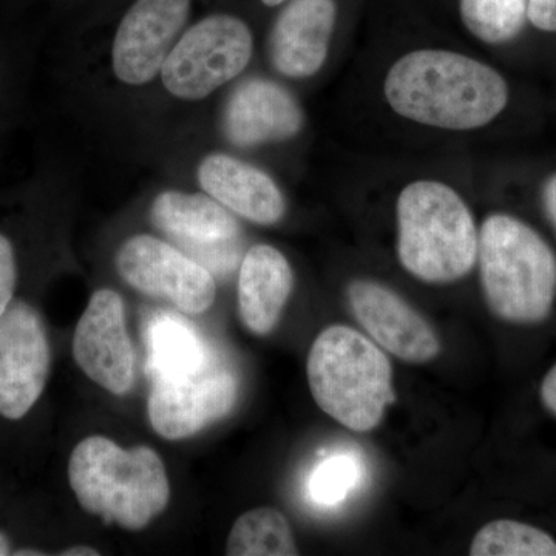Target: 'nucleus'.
I'll use <instances>...</instances> for the list:
<instances>
[{"label":"nucleus","mask_w":556,"mask_h":556,"mask_svg":"<svg viewBox=\"0 0 556 556\" xmlns=\"http://www.w3.org/2000/svg\"><path fill=\"white\" fill-rule=\"evenodd\" d=\"M479 270L486 306L514 325L546 320L556 299V255L527 223L493 214L479 232Z\"/></svg>","instance_id":"nucleus-4"},{"label":"nucleus","mask_w":556,"mask_h":556,"mask_svg":"<svg viewBox=\"0 0 556 556\" xmlns=\"http://www.w3.org/2000/svg\"><path fill=\"white\" fill-rule=\"evenodd\" d=\"M471 556H556V540L544 530L514 519H496L478 530Z\"/></svg>","instance_id":"nucleus-20"},{"label":"nucleus","mask_w":556,"mask_h":556,"mask_svg":"<svg viewBox=\"0 0 556 556\" xmlns=\"http://www.w3.org/2000/svg\"><path fill=\"white\" fill-rule=\"evenodd\" d=\"M397 254L426 283H453L473 269L479 233L464 200L438 181H416L397 200Z\"/></svg>","instance_id":"nucleus-5"},{"label":"nucleus","mask_w":556,"mask_h":556,"mask_svg":"<svg viewBox=\"0 0 556 556\" xmlns=\"http://www.w3.org/2000/svg\"><path fill=\"white\" fill-rule=\"evenodd\" d=\"M14 555H17V556H25V555L38 556V555H43V554H40V552H36V551H31V552L22 551V552H16V554H14Z\"/></svg>","instance_id":"nucleus-30"},{"label":"nucleus","mask_w":556,"mask_h":556,"mask_svg":"<svg viewBox=\"0 0 556 556\" xmlns=\"http://www.w3.org/2000/svg\"><path fill=\"white\" fill-rule=\"evenodd\" d=\"M239 397V382L226 369H199L160 376L149 396L153 430L169 441L188 439L228 416Z\"/></svg>","instance_id":"nucleus-8"},{"label":"nucleus","mask_w":556,"mask_h":556,"mask_svg":"<svg viewBox=\"0 0 556 556\" xmlns=\"http://www.w3.org/2000/svg\"><path fill=\"white\" fill-rule=\"evenodd\" d=\"M252 50V33L243 21L212 14L177 40L161 68V79L174 97L203 100L248 67Z\"/></svg>","instance_id":"nucleus-6"},{"label":"nucleus","mask_w":556,"mask_h":556,"mask_svg":"<svg viewBox=\"0 0 556 556\" xmlns=\"http://www.w3.org/2000/svg\"><path fill=\"white\" fill-rule=\"evenodd\" d=\"M348 303L371 339L408 364H427L441 353V340L422 314L393 289L372 280L351 281Z\"/></svg>","instance_id":"nucleus-13"},{"label":"nucleus","mask_w":556,"mask_h":556,"mask_svg":"<svg viewBox=\"0 0 556 556\" xmlns=\"http://www.w3.org/2000/svg\"><path fill=\"white\" fill-rule=\"evenodd\" d=\"M11 554V547L9 543V538L0 533V556H5Z\"/></svg>","instance_id":"nucleus-28"},{"label":"nucleus","mask_w":556,"mask_h":556,"mask_svg":"<svg viewBox=\"0 0 556 556\" xmlns=\"http://www.w3.org/2000/svg\"><path fill=\"white\" fill-rule=\"evenodd\" d=\"M16 288V258L10 240L0 233V316L13 302Z\"/></svg>","instance_id":"nucleus-23"},{"label":"nucleus","mask_w":556,"mask_h":556,"mask_svg":"<svg viewBox=\"0 0 556 556\" xmlns=\"http://www.w3.org/2000/svg\"><path fill=\"white\" fill-rule=\"evenodd\" d=\"M46 327L27 303H10L0 316V416L22 419L39 401L49 379Z\"/></svg>","instance_id":"nucleus-9"},{"label":"nucleus","mask_w":556,"mask_h":556,"mask_svg":"<svg viewBox=\"0 0 556 556\" xmlns=\"http://www.w3.org/2000/svg\"><path fill=\"white\" fill-rule=\"evenodd\" d=\"M386 97L394 112L415 123L473 130L506 109L508 87L484 62L455 51L419 50L388 72Z\"/></svg>","instance_id":"nucleus-1"},{"label":"nucleus","mask_w":556,"mask_h":556,"mask_svg":"<svg viewBox=\"0 0 556 556\" xmlns=\"http://www.w3.org/2000/svg\"><path fill=\"white\" fill-rule=\"evenodd\" d=\"M292 288L294 274L278 249L268 244L249 249L239 277L240 318L248 331L255 336L274 331Z\"/></svg>","instance_id":"nucleus-17"},{"label":"nucleus","mask_w":556,"mask_h":556,"mask_svg":"<svg viewBox=\"0 0 556 556\" xmlns=\"http://www.w3.org/2000/svg\"><path fill=\"white\" fill-rule=\"evenodd\" d=\"M62 555H64V556H98V555H100V552H98L97 548H93V547L75 546V547H70L68 551L62 552Z\"/></svg>","instance_id":"nucleus-27"},{"label":"nucleus","mask_w":556,"mask_h":556,"mask_svg":"<svg viewBox=\"0 0 556 556\" xmlns=\"http://www.w3.org/2000/svg\"><path fill=\"white\" fill-rule=\"evenodd\" d=\"M266 7H277L281 5V3L288 2V0H262Z\"/></svg>","instance_id":"nucleus-29"},{"label":"nucleus","mask_w":556,"mask_h":556,"mask_svg":"<svg viewBox=\"0 0 556 556\" xmlns=\"http://www.w3.org/2000/svg\"><path fill=\"white\" fill-rule=\"evenodd\" d=\"M199 181L212 199L257 225H274L287 211L274 179L232 156L208 155L200 164Z\"/></svg>","instance_id":"nucleus-16"},{"label":"nucleus","mask_w":556,"mask_h":556,"mask_svg":"<svg viewBox=\"0 0 556 556\" xmlns=\"http://www.w3.org/2000/svg\"><path fill=\"white\" fill-rule=\"evenodd\" d=\"M361 466L353 456L328 457L309 479V495L320 506H338L356 489Z\"/></svg>","instance_id":"nucleus-22"},{"label":"nucleus","mask_w":556,"mask_h":556,"mask_svg":"<svg viewBox=\"0 0 556 556\" xmlns=\"http://www.w3.org/2000/svg\"><path fill=\"white\" fill-rule=\"evenodd\" d=\"M306 375L318 408L357 433L375 430L396 402L390 358L345 325H332L317 336Z\"/></svg>","instance_id":"nucleus-3"},{"label":"nucleus","mask_w":556,"mask_h":556,"mask_svg":"<svg viewBox=\"0 0 556 556\" xmlns=\"http://www.w3.org/2000/svg\"><path fill=\"white\" fill-rule=\"evenodd\" d=\"M527 20L538 30L556 33V0H527Z\"/></svg>","instance_id":"nucleus-24"},{"label":"nucleus","mask_w":556,"mask_h":556,"mask_svg":"<svg viewBox=\"0 0 556 556\" xmlns=\"http://www.w3.org/2000/svg\"><path fill=\"white\" fill-rule=\"evenodd\" d=\"M541 401L544 407L556 417V364L548 369L540 388Z\"/></svg>","instance_id":"nucleus-25"},{"label":"nucleus","mask_w":556,"mask_h":556,"mask_svg":"<svg viewBox=\"0 0 556 556\" xmlns=\"http://www.w3.org/2000/svg\"><path fill=\"white\" fill-rule=\"evenodd\" d=\"M116 268L131 288L167 300L190 316L206 313L217 298L214 277L203 265L155 237L127 240L119 249Z\"/></svg>","instance_id":"nucleus-7"},{"label":"nucleus","mask_w":556,"mask_h":556,"mask_svg":"<svg viewBox=\"0 0 556 556\" xmlns=\"http://www.w3.org/2000/svg\"><path fill=\"white\" fill-rule=\"evenodd\" d=\"M68 481L84 510L127 530L148 527L170 500L166 467L152 448L124 450L104 437L76 445Z\"/></svg>","instance_id":"nucleus-2"},{"label":"nucleus","mask_w":556,"mask_h":556,"mask_svg":"<svg viewBox=\"0 0 556 556\" xmlns=\"http://www.w3.org/2000/svg\"><path fill=\"white\" fill-rule=\"evenodd\" d=\"M302 126L299 102L273 80H244L230 94L225 110L226 137L239 148L287 141Z\"/></svg>","instance_id":"nucleus-14"},{"label":"nucleus","mask_w":556,"mask_h":556,"mask_svg":"<svg viewBox=\"0 0 556 556\" xmlns=\"http://www.w3.org/2000/svg\"><path fill=\"white\" fill-rule=\"evenodd\" d=\"M152 222L204 268H226L240 255L239 222L211 197L172 190L161 193L152 206Z\"/></svg>","instance_id":"nucleus-12"},{"label":"nucleus","mask_w":556,"mask_h":556,"mask_svg":"<svg viewBox=\"0 0 556 556\" xmlns=\"http://www.w3.org/2000/svg\"><path fill=\"white\" fill-rule=\"evenodd\" d=\"M226 555H299L287 517L276 508L260 507L241 515L229 533Z\"/></svg>","instance_id":"nucleus-18"},{"label":"nucleus","mask_w":556,"mask_h":556,"mask_svg":"<svg viewBox=\"0 0 556 556\" xmlns=\"http://www.w3.org/2000/svg\"><path fill=\"white\" fill-rule=\"evenodd\" d=\"M190 5L192 0H135L113 42L119 80L142 86L156 78L189 20Z\"/></svg>","instance_id":"nucleus-11"},{"label":"nucleus","mask_w":556,"mask_h":556,"mask_svg":"<svg viewBox=\"0 0 556 556\" xmlns=\"http://www.w3.org/2000/svg\"><path fill=\"white\" fill-rule=\"evenodd\" d=\"M543 201L548 218H551V222L554 223L556 228V174L552 175V177L547 179L546 185H544Z\"/></svg>","instance_id":"nucleus-26"},{"label":"nucleus","mask_w":556,"mask_h":556,"mask_svg":"<svg viewBox=\"0 0 556 556\" xmlns=\"http://www.w3.org/2000/svg\"><path fill=\"white\" fill-rule=\"evenodd\" d=\"M150 365L160 376L188 375L206 368V354L197 332L181 320L161 317L149 331Z\"/></svg>","instance_id":"nucleus-19"},{"label":"nucleus","mask_w":556,"mask_h":556,"mask_svg":"<svg viewBox=\"0 0 556 556\" xmlns=\"http://www.w3.org/2000/svg\"><path fill=\"white\" fill-rule=\"evenodd\" d=\"M459 9L468 31L493 46L517 38L527 21V0H460Z\"/></svg>","instance_id":"nucleus-21"},{"label":"nucleus","mask_w":556,"mask_h":556,"mask_svg":"<svg viewBox=\"0 0 556 556\" xmlns=\"http://www.w3.org/2000/svg\"><path fill=\"white\" fill-rule=\"evenodd\" d=\"M338 7L334 0H289L269 38L270 61L281 75L309 78L327 61Z\"/></svg>","instance_id":"nucleus-15"},{"label":"nucleus","mask_w":556,"mask_h":556,"mask_svg":"<svg viewBox=\"0 0 556 556\" xmlns=\"http://www.w3.org/2000/svg\"><path fill=\"white\" fill-rule=\"evenodd\" d=\"M73 356L87 378L115 394L129 393L135 382V351L118 292L100 289L91 295L76 327Z\"/></svg>","instance_id":"nucleus-10"}]
</instances>
